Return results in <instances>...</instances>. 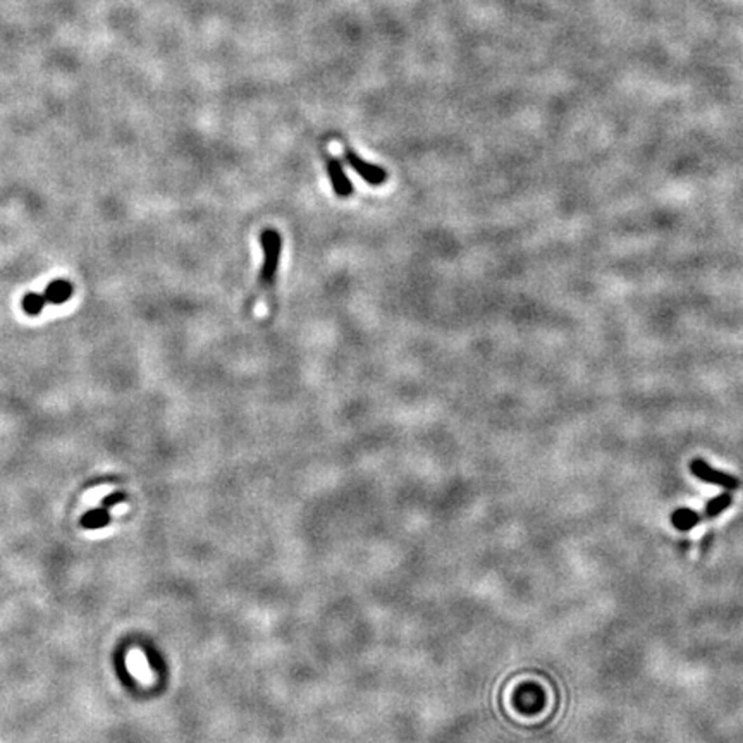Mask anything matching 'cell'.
<instances>
[{
  "label": "cell",
  "mask_w": 743,
  "mask_h": 743,
  "mask_svg": "<svg viewBox=\"0 0 743 743\" xmlns=\"http://www.w3.org/2000/svg\"><path fill=\"white\" fill-rule=\"evenodd\" d=\"M260 244L263 251V262L260 267L258 281L262 286H270L276 279L282 255V240L276 229H265L260 234Z\"/></svg>",
  "instance_id": "1"
},
{
  "label": "cell",
  "mask_w": 743,
  "mask_h": 743,
  "mask_svg": "<svg viewBox=\"0 0 743 743\" xmlns=\"http://www.w3.org/2000/svg\"><path fill=\"white\" fill-rule=\"evenodd\" d=\"M344 161L348 162V165L370 186H382L388 181V170H384L382 167L374 165V163L363 161L356 152H353L351 148L344 150Z\"/></svg>",
  "instance_id": "2"
},
{
  "label": "cell",
  "mask_w": 743,
  "mask_h": 743,
  "mask_svg": "<svg viewBox=\"0 0 743 743\" xmlns=\"http://www.w3.org/2000/svg\"><path fill=\"white\" fill-rule=\"evenodd\" d=\"M690 470H692V473L696 475L697 478L707 482V484L718 485V487H724L728 490L738 489L737 478L724 473V471L716 470V468H712L711 464L705 463L704 459H693V462L690 463Z\"/></svg>",
  "instance_id": "3"
},
{
  "label": "cell",
  "mask_w": 743,
  "mask_h": 743,
  "mask_svg": "<svg viewBox=\"0 0 743 743\" xmlns=\"http://www.w3.org/2000/svg\"><path fill=\"white\" fill-rule=\"evenodd\" d=\"M126 666H128V671L131 673L133 678L138 679L141 685L150 686V685H154L155 679H157L155 671L152 670L150 664H148V659H147V656H145L143 650H140V649L129 650L128 656H126Z\"/></svg>",
  "instance_id": "4"
},
{
  "label": "cell",
  "mask_w": 743,
  "mask_h": 743,
  "mask_svg": "<svg viewBox=\"0 0 743 743\" xmlns=\"http://www.w3.org/2000/svg\"><path fill=\"white\" fill-rule=\"evenodd\" d=\"M325 169L329 174L330 184H332L334 193H336L339 198H348L353 195V184L349 181L348 174L344 172V167L341 165V162L337 161L332 155H325Z\"/></svg>",
  "instance_id": "5"
},
{
  "label": "cell",
  "mask_w": 743,
  "mask_h": 743,
  "mask_svg": "<svg viewBox=\"0 0 743 743\" xmlns=\"http://www.w3.org/2000/svg\"><path fill=\"white\" fill-rule=\"evenodd\" d=\"M73 293L74 288L69 281H66V279H57V281H52L50 284L47 286V289L43 291V296H45L47 303L57 304L59 307V304L69 302V300L73 298Z\"/></svg>",
  "instance_id": "6"
},
{
  "label": "cell",
  "mask_w": 743,
  "mask_h": 743,
  "mask_svg": "<svg viewBox=\"0 0 743 743\" xmlns=\"http://www.w3.org/2000/svg\"><path fill=\"white\" fill-rule=\"evenodd\" d=\"M702 518H704V516L698 515V513H696L693 510H689V508H679L678 511L673 513L671 522H673V525L676 527V529L682 530V532H686V530L697 527Z\"/></svg>",
  "instance_id": "7"
},
{
  "label": "cell",
  "mask_w": 743,
  "mask_h": 743,
  "mask_svg": "<svg viewBox=\"0 0 743 743\" xmlns=\"http://www.w3.org/2000/svg\"><path fill=\"white\" fill-rule=\"evenodd\" d=\"M47 304L48 303L45 296H43V293H28V295H24L23 300H21V308H23L24 314L29 315V317H38Z\"/></svg>",
  "instance_id": "8"
},
{
  "label": "cell",
  "mask_w": 743,
  "mask_h": 743,
  "mask_svg": "<svg viewBox=\"0 0 743 743\" xmlns=\"http://www.w3.org/2000/svg\"><path fill=\"white\" fill-rule=\"evenodd\" d=\"M731 503H733V496H731V492H724V494H721V496L714 497V499L709 501V504L705 506L704 518H716V516L721 515V513L726 510Z\"/></svg>",
  "instance_id": "9"
},
{
  "label": "cell",
  "mask_w": 743,
  "mask_h": 743,
  "mask_svg": "<svg viewBox=\"0 0 743 743\" xmlns=\"http://www.w3.org/2000/svg\"><path fill=\"white\" fill-rule=\"evenodd\" d=\"M112 492L114 487H110V485H102V487L93 489L84 496L83 504L87 508H98L100 504H102V501L105 499V497H109Z\"/></svg>",
  "instance_id": "10"
},
{
  "label": "cell",
  "mask_w": 743,
  "mask_h": 743,
  "mask_svg": "<svg viewBox=\"0 0 743 743\" xmlns=\"http://www.w3.org/2000/svg\"><path fill=\"white\" fill-rule=\"evenodd\" d=\"M126 511H128V504H126V503H117L116 506L110 508L109 515L110 516H121V515H124Z\"/></svg>",
  "instance_id": "11"
}]
</instances>
